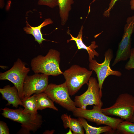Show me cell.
Here are the masks:
<instances>
[{
    "instance_id": "5bb4252c",
    "label": "cell",
    "mask_w": 134,
    "mask_h": 134,
    "mask_svg": "<svg viewBox=\"0 0 134 134\" xmlns=\"http://www.w3.org/2000/svg\"><path fill=\"white\" fill-rule=\"evenodd\" d=\"M24 108L23 113L30 114L32 119L35 120L39 117L40 115L37 112V103L36 94L32 96L24 97L22 100Z\"/></svg>"
},
{
    "instance_id": "d6986e66",
    "label": "cell",
    "mask_w": 134,
    "mask_h": 134,
    "mask_svg": "<svg viewBox=\"0 0 134 134\" xmlns=\"http://www.w3.org/2000/svg\"><path fill=\"white\" fill-rule=\"evenodd\" d=\"M36 94L38 110L49 108L58 110V108L55 106L54 102L44 92Z\"/></svg>"
},
{
    "instance_id": "d4e9b609",
    "label": "cell",
    "mask_w": 134,
    "mask_h": 134,
    "mask_svg": "<svg viewBox=\"0 0 134 134\" xmlns=\"http://www.w3.org/2000/svg\"><path fill=\"white\" fill-rule=\"evenodd\" d=\"M130 8L131 10H134V0H131L130 2Z\"/></svg>"
},
{
    "instance_id": "7402d4cb",
    "label": "cell",
    "mask_w": 134,
    "mask_h": 134,
    "mask_svg": "<svg viewBox=\"0 0 134 134\" xmlns=\"http://www.w3.org/2000/svg\"><path fill=\"white\" fill-rule=\"evenodd\" d=\"M125 68L127 70L134 69V48L131 49L129 60L125 65Z\"/></svg>"
},
{
    "instance_id": "ba28073f",
    "label": "cell",
    "mask_w": 134,
    "mask_h": 134,
    "mask_svg": "<svg viewBox=\"0 0 134 134\" xmlns=\"http://www.w3.org/2000/svg\"><path fill=\"white\" fill-rule=\"evenodd\" d=\"M44 92L54 102L69 111L73 112L76 108L74 101L70 98L65 82L58 85L50 83Z\"/></svg>"
},
{
    "instance_id": "7c38bea8",
    "label": "cell",
    "mask_w": 134,
    "mask_h": 134,
    "mask_svg": "<svg viewBox=\"0 0 134 134\" xmlns=\"http://www.w3.org/2000/svg\"><path fill=\"white\" fill-rule=\"evenodd\" d=\"M0 92L3 98L8 102L6 105H12L13 107L16 108H17L19 105L23 106L18 90L14 86L11 87L8 85L3 88H0Z\"/></svg>"
},
{
    "instance_id": "3957f363",
    "label": "cell",
    "mask_w": 134,
    "mask_h": 134,
    "mask_svg": "<svg viewBox=\"0 0 134 134\" xmlns=\"http://www.w3.org/2000/svg\"><path fill=\"white\" fill-rule=\"evenodd\" d=\"M100 109L107 116H116L130 121L134 112V96L128 93L121 94L113 105Z\"/></svg>"
},
{
    "instance_id": "ac0fdd59",
    "label": "cell",
    "mask_w": 134,
    "mask_h": 134,
    "mask_svg": "<svg viewBox=\"0 0 134 134\" xmlns=\"http://www.w3.org/2000/svg\"><path fill=\"white\" fill-rule=\"evenodd\" d=\"M59 9V14L62 26L65 25L67 21L71 5L74 2L73 0H57Z\"/></svg>"
},
{
    "instance_id": "484cf974",
    "label": "cell",
    "mask_w": 134,
    "mask_h": 134,
    "mask_svg": "<svg viewBox=\"0 0 134 134\" xmlns=\"http://www.w3.org/2000/svg\"><path fill=\"white\" fill-rule=\"evenodd\" d=\"M130 121L134 123V112Z\"/></svg>"
},
{
    "instance_id": "5b68a950",
    "label": "cell",
    "mask_w": 134,
    "mask_h": 134,
    "mask_svg": "<svg viewBox=\"0 0 134 134\" xmlns=\"http://www.w3.org/2000/svg\"><path fill=\"white\" fill-rule=\"evenodd\" d=\"M100 108L94 105L92 109L89 110L76 107L72 113L75 116L84 118L89 121L95 123L97 125L108 126L113 130H116L118 124L124 120L111 117L105 114Z\"/></svg>"
},
{
    "instance_id": "cb8c5ba5",
    "label": "cell",
    "mask_w": 134,
    "mask_h": 134,
    "mask_svg": "<svg viewBox=\"0 0 134 134\" xmlns=\"http://www.w3.org/2000/svg\"><path fill=\"white\" fill-rule=\"evenodd\" d=\"M119 0H111L109 4L108 8L105 10L103 14V16L108 17L110 14V12L112 9L113 7L116 2Z\"/></svg>"
},
{
    "instance_id": "52a82bcc",
    "label": "cell",
    "mask_w": 134,
    "mask_h": 134,
    "mask_svg": "<svg viewBox=\"0 0 134 134\" xmlns=\"http://www.w3.org/2000/svg\"><path fill=\"white\" fill-rule=\"evenodd\" d=\"M104 62L101 63H98L94 59L89 61V69L95 71L96 74L100 93L102 94V89L105 79L110 75L120 77L122 75L119 71L112 70L110 66V62L113 57L112 50L108 49L105 52Z\"/></svg>"
},
{
    "instance_id": "4fadbf2b",
    "label": "cell",
    "mask_w": 134,
    "mask_h": 134,
    "mask_svg": "<svg viewBox=\"0 0 134 134\" xmlns=\"http://www.w3.org/2000/svg\"><path fill=\"white\" fill-rule=\"evenodd\" d=\"M83 26H82L79 30L78 36L77 37L73 36L70 33L69 34L71 38L67 41V42L71 41H74L76 43L78 49H84L87 52L88 54L89 61L94 59L95 56L98 57L99 54L96 51L95 49L98 47L96 45V42L93 41L91 42L90 45L88 46H86L83 42L82 41V35Z\"/></svg>"
},
{
    "instance_id": "9c48e42d",
    "label": "cell",
    "mask_w": 134,
    "mask_h": 134,
    "mask_svg": "<svg viewBox=\"0 0 134 134\" xmlns=\"http://www.w3.org/2000/svg\"><path fill=\"white\" fill-rule=\"evenodd\" d=\"M30 71V69L26 67L25 63L18 58L10 69L0 73V80H8L12 82L17 89L22 100L24 81Z\"/></svg>"
},
{
    "instance_id": "6da1fadb",
    "label": "cell",
    "mask_w": 134,
    "mask_h": 134,
    "mask_svg": "<svg viewBox=\"0 0 134 134\" xmlns=\"http://www.w3.org/2000/svg\"><path fill=\"white\" fill-rule=\"evenodd\" d=\"M60 55L58 51L50 49L45 56L39 55L31 60L32 70L35 73H41L48 76L63 74L59 67Z\"/></svg>"
},
{
    "instance_id": "e0dca14e",
    "label": "cell",
    "mask_w": 134,
    "mask_h": 134,
    "mask_svg": "<svg viewBox=\"0 0 134 134\" xmlns=\"http://www.w3.org/2000/svg\"><path fill=\"white\" fill-rule=\"evenodd\" d=\"M81 123L85 131L86 134H99L103 133H114L115 130L109 126L96 127L92 126L88 123L85 119L82 117L77 119Z\"/></svg>"
},
{
    "instance_id": "30bf717a",
    "label": "cell",
    "mask_w": 134,
    "mask_h": 134,
    "mask_svg": "<svg viewBox=\"0 0 134 134\" xmlns=\"http://www.w3.org/2000/svg\"><path fill=\"white\" fill-rule=\"evenodd\" d=\"M134 31V15L128 17L122 39L119 43L116 56L112 66L129 58L131 50V36Z\"/></svg>"
},
{
    "instance_id": "8992f818",
    "label": "cell",
    "mask_w": 134,
    "mask_h": 134,
    "mask_svg": "<svg viewBox=\"0 0 134 134\" xmlns=\"http://www.w3.org/2000/svg\"><path fill=\"white\" fill-rule=\"evenodd\" d=\"M88 88L83 93L76 96L74 102L76 107L86 109L88 105H94L101 108L103 103L101 100L102 94L100 92L98 82L95 78L91 77L87 84Z\"/></svg>"
},
{
    "instance_id": "7a4b0ae2",
    "label": "cell",
    "mask_w": 134,
    "mask_h": 134,
    "mask_svg": "<svg viewBox=\"0 0 134 134\" xmlns=\"http://www.w3.org/2000/svg\"><path fill=\"white\" fill-rule=\"evenodd\" d=\"M1 109L2 111L1 114L4 117L21 124V128L18 132L19 134H29L30 131L35 132L42 124L41 115L36 119L33 120L30 114L23 113V109L21 107L16 109L7 107Z\"/></svg>"
},
{
    "instance_id": "8fae6325",
    "label": "cell",
    "mask_w": 134,
    "mask_h": 134,
    "mask_svg": "<svg viewBox=\"0 0 134 134\" xmlns=\"http://www.w3.org/2000/svg\"><path fill=\"white\" fill-rule=\"evenodd\" d=\"M48 76L42 73H35L30 76L27 75L23 84V98L30 96L34 94L44 92L48 85Z\"/></svg>"
},
{
    "instance_id": "ffe728a7",
    "label": "cell",
    "mask_w": 134,
    "mask_h": 134,
    "mask_svg": "<svg viewBox=\"0 0 134 134\" xmlns=\"http://www.w3.org/2000/svg\"><path fill=\"white\" fill-rule=\"evenodd\" d=\"M118 133L123 134H134V123L122 121L118 125L117 129Z\"/></svg>"
},
{
    "instance_id": "603a6c76",
    "label": "cell",
    "mask_w": 134,
    "mask_h": 134,
    "mask_svg": "<svg viewBox=\"0 0 134 134\" xmlns=\"http://www.w3.org/2000/svg\"><path fill=\"white\" fill-rule=\"evenodd\" d=\"M0 134H10L9 129L7 124L2 121H0Z\"/></svg>"
},
{
    "instance_id": "2e32d148",
    "label": "cell",
    "mask_w": 134,
    "mask_h": 134,
    "mask_svg": "<svg viewBox=\"0 0 134 134\" xmlns=\"http://www.w3.org/2000/svg\"><path fill=\"white\" fill-rule=\"evenodd\" d=\"M61 118L65 129L69 128L74 134H83L85 131L82 125L77 119L72 118L70 115L64 114Z\"/></svg>"
},
{
    "instance_id": "44dd1931",
    "label": "cell",
    "mask_w": 134,
    "mask_h": 134,
    "mask_svg": "<svg viewBox=\"0 0 134 134\" xmlns=\"http://www.w3.org/2000/svg\"><path fill=\"white\" fill-rule=\"evenodd\" d=\"M38 4L39 5H45L51 8L58 6L57 0H38Z\"/></svg>"
},
{
    "instance_id": "277c9868",
    "label": "cell",
    "mask_w": 134,
    "mask_h": 134,
    "mask_svg": "<svg viewBox=\"0 0 134 134\" xmlns=\"http://www.w3.org/2000/svg\"><path fill=\"white\" fill-rule=\"evenodd\" d=\"M92 73V71L77 65H72L63 72L70 95H73L84 85L87 84Z\"/></svg>"
},
{
    "instance_id": "9a60e30c",
    "label": "cell",
    "mask_w": 134,
    "mask_h": 134,
    "mask_svg": "<svg viewBox=\"0 0 134 134\" xmlns=\"http://www.w3.org/2000/svg\"><path fill=\"white\" fill-rule=\"evenodd\" d=\"M53 23V22L51 19L48 18L45 19L39 26L33 27L28 24L27 26L23 28V30L26 33L31 34L33 36L34 38L35 41L41 45L43 41L46 40L43 37L41 31V28Z\"/></svg>"
}]
</instances>
